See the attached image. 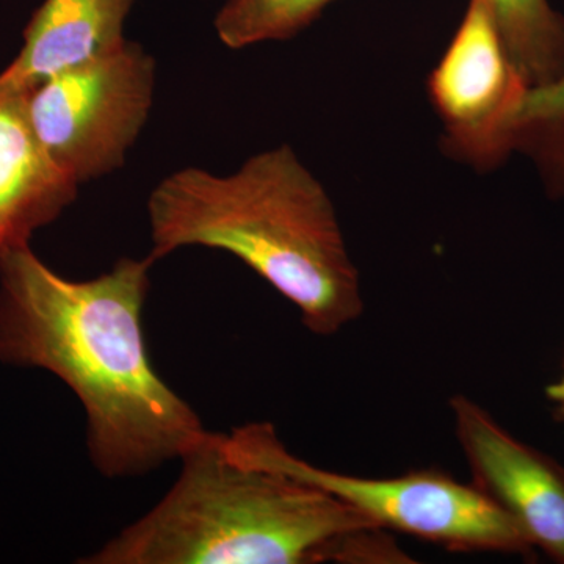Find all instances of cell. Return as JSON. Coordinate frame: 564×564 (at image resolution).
<instances>
[{"instance_id":"10","label":"cell","mask_w":564,"mask_h":564,"mask_svg":"<svg viewBox=\"0 0 564 564\" xmlns=\"http://www.w3.org/2000/svg\"><path fill=\"white\" fill-rule=\"evenodd\" d=\"M511 58L530 85L544 88L564 77V17L549 0H486Z\"/></svg>"},{"instance_id":"3","label":"cell","mask_w":564,"mask_h":564,"mask_svg":"<svg viewBox=\"0 0 564 564\" xmlns=\"http://www.w3.org/2000/svg\"><path fill=\"white\" fill-rule=\"evenodd\" d=\"M180 462L161 502L80 563L402 562L386 530L314 486L237 462L223 433H204Z\"/></svg>"},{"instance_id":"9","label":"cell","mask_w":564,"mask_h":564,"mask_svg":"<svg viewBox=\"0 0 564 564\" xmlns=\"http://www.w3.org/2000/svg\"><path fill=\"white\" fill-rule=\"evenodd\" d=\"M135 0H44L22 33L21 51L0 70V88L25 91L126 43Z\"/></svg>"},{"instance_id":"4","label":"cell","mask_w":564,"mask_h":564,"mask_svg":"<svg viewBox=\"0 0 564 564\" xmlns=\"http://www.w3.org/2000/svg\"><path fill=\"white\" fill-rule=\"evenodd\" d=\"M223 445L237 462L314 486L383 530L411 534L448 551L529 556L534 549L513 519L477 486L440 470L391 478L332 473L291 454L267 422L247 423L223 434Z\"/></svg>"},{"instance_id":"2","label":"cell","mask_w":564,"mask_h":564,"mask_svg":"<svg viewBox=\"0 0 564 564\" xmlns=\"http://www.w3.org/2000/svg\"><path fill=\"white\" fill-rule=\"evenodd\" d=\"M158 262L184 247L229 252L300 311L311 333L332 336L361 315L352 265L332 199L289 144L218 176L187 166L148 199Z\"/></svg>"},{"instance_id":"12","label":"cell","mask_w":564,"mask_h":564,"mask_svg":"<svg viewBox=\"0 0 564 564\" xmlns=\"http://www.w3.org/2000/svg\"><path fill=\"white\" fill-rule=\"evenodd\" d=\"M519 151L533 159L552 195H564V77L529 91L519 118Z\"/></svg>"},{"instance_id":"6","label":"cell","mask_w":564,"mask_h":564,"mask_svg":"<svg viewBox=\"0 0 564 564\" xmlns=\"http://www.w3.org/2000/svg\"><path fill=\"white\" fill-rule=\"evenodd\" d=\"M426 90L443 121L448 154L491 170L518 151L519 117L530 85L505 46L486 0H469Z\"/></svg>"},{"instance_id":"8","label":"cell","mask_w":564,"mask_h":564,"mask_svg":"<svg viewBox=\"0 0 564 564\" xmlns=\"http://www.w3.org/2000/svg\"><path fill=\"white\" fill-rule=\"evenodd\" d=\"M79 187L36 139L25 93L0 88V256L29 247L76 202Z\"/></svg>"},{"instance_id":"7","label":"cell","mask_w":564,"mask_h":564,"mask_svg":"<svg viewBox=\"0 0 564 564\" xmlns=\"http://www.w3.org/2000/svg\"><path fill=\"white\" fill-rule=\"evenodd\" d=\"M451 404L473 484L513 519L533 547L564 564L563 467L516 440L467 397H454Z\"/></svg>"},{"instance_id":"5","label":"cell","mask_w":564,"mask_h":564,"mask_svg":"<svg viewBox=\"0 0 564 564\" xmlns=\"http://www.w3.org/2000/svg\"><path fill=\"white\" fill-rule=\"evenodd\" d=\"M155 62L135 41L25 90L41 147L77 184L117 172L154 102Z\"/></svg>"},{"instance_id":"13","label":"cell","mask_w":564,"mask_h":564,"mask_svg":"<svg viewBox=\"0 0 564 564\" xmlns=\"http://www.w3.org/2000/svg\"><path fill=\"white\" fill-rule=\"evenodd\" d=\"M547 397L556 404L564 417V377L556 383L549 386Z\"/></svg>"},{"instance_id":"1","label":"cell","mask_w":564,"mask_h":564,"mask_svg":"<svg viewBox=\"0 0 564 564\" xmlns=\"http://www.w3.org/2000/svg\"><path fill=\"white\" fill-rule=\"evenodd\" d=\"M154 263L121 258L101 276L73 281L31 245L0 256V362L68 386L87 417L93 466L109 478L181 459L207 432L148 355L141 314Z\"/></svg>"},{"instance_id":"11","label":"cell","mask_w":564,"mask_h":564,"mask_svg":"<svg viewBox=\"0 0 564 564\" xmlns=\"http://www.w3.org/2000/svg\"><path fill=\"white\" fill-rule=\"evenodd\" d=\"M333 0H226L215 18L218 39L229 50H243L299 35Z\"/></svg>"}]
</instances>
